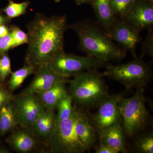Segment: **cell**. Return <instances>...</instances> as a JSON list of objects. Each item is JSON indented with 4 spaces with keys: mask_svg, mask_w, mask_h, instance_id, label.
<instances>
[{
    "mask_svg": "<svg viewBox=\"0 0 153 153\" xmlns=\"http://www.w3.org/2000/svg\"><path fill=\"white\" fill-rule=\"evenodd\" d=\"M68 28L67 17H47L36 14L27 26L28 47L25 63L36 68L49 64L63 52L64 34Z\"/></svg>",
    "mask_w": 153,
    "mask_h": 153,
    "instance_id": "1",
    "label": "cell"
},
{
    "mask_svg": "<svg viewBox=\"0 0 153 153\" xmlns=\"http://www.w3.org/2000/svg\"><path fill=\"white\" fill-rule=\"evenodd\" d=\"M68 28L75 31L79 37V48L88 56L106 63L119 61L126 55V51L113 42L98 22L84 19Z\"/></svg>",
    "mask_w": 153,
    "mask_h": 153,
    "instance_id": "2",
    "label": "cell"
},
{
    "mask_svg": "<svg viewBox=\"0 0 153 153\" xmlns=\"http://www.w3.org/2000/svg\"><path fill=\"white\" fill-rule=\"evenodd\" d=\"M103 76L97 69L83 71L74 76L68 81L72 100L83 106H98L109 95Z\"/></svg>",
    "mask_w": 153,
    "mask_h": 153,
    "instance_id": "3",
    "label": "cell"
},
{
    "mask_svg": "<svg viewBox=\"0 0 153 153\" xmlns=\"http://www.w3.org/2000/svg\"><path fill=\"white\" fill-rule=\"evenodd\" d=\"M102 74L103 76L120 82L127 89L138 88L148 84L152 78V70L151 66L141 57H136L128 63L107 65Z\"/></svg>",
    "mask_w": 153,
    "mask_h": 153,
    "instance_id": "4",
    "label": "cell"
},
{
    "mask_svg": "<svg viewBox=\"0 0 153 153\" xmlns=\"http://www.w3.org/2000/svg\"><path fill=\"white\" fill-rule=\"evenodd\" d=\"M144 92L143 88H137L134 95L123 97L119 104L124 130L129 136L142 130L149 120V114L146 107Z\"/></svg>",
    "mask_w": 153,
    "mask_h": 153,
    "instance_id": "5",
    "label": "cell"
},
{
    "mask_svg": "<svg viewBox=\"0 0 153 153\" xmlns=\"http://www.w3.org/2000/svg\"><path fill=\"white\" fill-rule=\"evenodd\" d=\"M76 109L67 119L57 122L52 136L47 143L50 152L82 153L87 151L77 136L75 129Z\"/></svg>",
    "mask_w": 153,
    "mask_h": 153,
    "instance_id": "6",
    "label": "cell"
},
{
    "mask_svg": "<svg viewBox=\"0 0 153 153\" xmlns=\"http://www.w3.org/2000/svg\"><path fill=\"white\" fill-rule=\"evenodd\" d=\"M105 63L91 56H80L63 52L55 56L49 63L59 76L68 79L70 76L91 69H97Z\"/></svg>",
    "mask_w": 153,
    "mask_h": 153,
    "instance_id": "7",
    "label": "cell"
},
{
    "mask_svg": "<svg viewBox=\"0 0 153 153\" xmlns=\"http://www.w3.org/2000/svg\"><path fill=\"white\" fill-rule=\"evenodd\" d=\"M123 97L122 93L109 95L99 105L98 111L91 120L99 132L120 122L119 104Z\"/></svg>",
    "mask_w": 153,
    "mask_h": 153,
    "instance_id": "8",
    "label": "cell"
},
{
    "mask_svg": "<svg viewBox=\"0 0 153 153\" xmlns=\"http://www.w3.org/2000/svg\"><path fill=\"white\" fill-rule=\"evenodd\" d=\"M140 32L129 25L123 19L115 17L108 36L116 41L123 50L137 57L136 47L141 41Z\"/></svg>",
    "mask_w": 153,
    "mask_h": 153,
    "instance_id": "9",
    "label": "cell"
},
{
    "mask_svg": "<svg viewBox=\"0 0 153 153\" xmlns=\"http://www.w3.org/2000/svg\"><path fill=\"white\" fill-rule=\"evenodd\" d=\"M19 125L31 128L33 123L45 108L36 94L16 96L13 100Z\"/></svg>",
    "mask_w": 153,
    "mask_h": 153,
    "instance_id": "10",
    "label": "cell"
},
{
    "mask_svg": "<svg viewBox=\"0 0 153 153\" xmlns=\"http://www.w3.org/2000/svg\"><path fill=\"white\" fill-rule=\"evenodd\" d=\"M35 73L33 81L20 94H37L47 90L57 83L68 81V79L58 75L49 64L38 66L36 68Z\"/></svg>",
    "mask_w": 153,
    "mask_h": 153,
    "instance_id": "11",
    "label": "cell"
},
{
    "mask_svg": "<svg viewBox=\"0 0 153 153\" xmlns=\"http://www.w3.org/2000/svg\"><path fill=\"white\" fill-rule=\"evenodd\" d=\"M123 19L138 32L152 30L153 3L144 0H136L130 10Z\"/></svg>",
    "mask_w": 153,
    "mask_h": 153,
    "instance_id": "12",
    "label": "cell"
},
{
    "mask_svg": "<svg viewBox=\"0 0 153 153\" xmlns=\"http://www.w3.org/2000/svg\"><path fill=\"white\" fill-rule=\"evenodd\" d=\"M16 127L6 139V142L18 152H31L38 146L37 137L30 128L22 126L19 128Z\"/></svg>",
    "mask_w": 153,
    "mask_h": 153,
    "instance_id": "13",
    "label": "cell"
},
{
    "mask_svg": "<svg viewBox=\"0 0 153 153\" xmlns=\"http://www.w3.org/2000/svg\"><path fill=\"white\" fill-rule=\"evenodd\" d=\"M57 123V115L54 109H46L37 118L31 130L37 138L47 144L55 131Z\"/></svg>",
    "mask_w": 153,
    "mask_h": 153,
    "instance_id": "14",
    "label": "cell"
},
{
    "mask_svg": "<svg viewBox=\"0 0 153 153\" xmlns=\"http://www.w3.org/2000/svg\"><path fill=\"white\" fill-rule=\"evenodd\" d=\"M75 129L79 140L89 149L95 142V128L86 114L79 109H76Z\"/></svg>",
    "mask_w": 153,
    "mask_h": 153,
    "instance_id": "15",
    "label": "cell"
},
{
    "mask_svg": "<svg viewBox=\"0 0 153 153\" xmlns=\"http://www.w3.org/2000/svg\"><path fill=\"white\" fill-rule=\"evenodd\" d=\"M100 142L108 145L119 152H127L123 131L120 122L99 132Z\"/></svg>",
    "mask_w": 153,
    "mask_h": 153,
    "instance_id": "16",
    "label": "cell"
},
{
    "mask_svg": "<svg viewBox=\"0 0 153 153\" xmlns=\"http://www.w3.org/2000/svg\"><path fill=\"white\" fill-rule=\"evenodd\" d=\"M61 82L47 90L36 94L45 109H55L60 100L67 94L66 83Z\"/></svg>",
    "mask_w": 153,
    "mask_h": 153,
    "instance_id": "17",
    "label": "cell"
},
{
    "mask_svg": "<svg viewBox=\"0 0 153 153\" xmlns=\"http://www.w3.org/2000/svg\"><path fill=\"white\" fill-rule=\"evenodd\" d=\"M97 22L108 34L115 16L111 0H91V3Z\"/></svg>",
    "mask_w": 153,
    "mask_h": 153,
    "instance_id": "18",
    "label": "cell"
},
{
    "mask_svg": "<svg viewBox=\"0 0 153 153\" xmlns=\"http://www.w3.org/2000/svg\"><path fill=\"white\" fill-rule=\"evenodd\" d=\"M19 125V118L13 101L0 109V135L4 136Z\"/></svg>",
    "mask_w": 153,
    "mask_h": 153,
    "instance_id": "19",
    "label": "cell"
},
{
    "mask_svg": "<svg viewBox=\"0 0 153 153\" xmlns=\"http://www.w3.org/2000/svg\"><path fill=\"white\" fill-rule=\"evenodd\" d=\"M36 70L34 66L25 63L22 68L12 72L8 82L9 91L11 92L19 88L27 77L35 73Z\"/></svg>",
    "mask_w": 153,
    "mask_h": 153,
    "instance_id": "20",
    "label": "cell"
},
{
    "mask_svg": "<svg viewBox=\"0 0 153 153\" xmlns=\"http://www.w3.org/2000/svg\"><path fill=\"white\" fill-rule=\"evenodd\" d=\"M72 100L71 96L67 94L59 102L56 108L58 110L56 114L57 122L67 119L71 116L74 109Z\"/></svg>",
    "mask_w": 153,
    "mask_h": 153,
    "instance_id": "21",
    "label": "cell"
},
{
    "mask_svg": "<svg viewBox=\"0 0 153 153\" xmlns=\"http://www.w3.org/2000/svg\"><path fill=\"white\" fill-rule=\"evenodd\" d=\"M30 2L28 1L22 3H16L12 0H9L8 5L3 10L6 17L9 20L19 17L26 13Z\"/></svg>",
    "mask_w": 153,
    "mask_h": 153,
    "instance_id": "22",
    "label": "cell"
},
{
    "mask_svg": "<svg viewBox=\"0 0 153 153\" xmlns=\"http://www.w3.org/2000/svg\"><path fill=\"white\" fill-rule=\"evenodd\" d=\"M136 0H111L115 17L123 19L130 10Z\"/></svg>",
    "mask_w": 153,
    "mask_h": 153,
    "instance_id": "23",
    "label": "cell"
},
{
    "mask_svg": "<svg viewBox=\"0 0 153 153\" xmlns=\"http://www.w3.org/2000/svg\"><path fill=\"white\" fill-rule=\"evenodd\" d=\"M136 149L140 152L153 153V136L152 134H147L140 137L135 144Z\"/></svg>",
    "mask_w": 153,
    "mask_h": 153,
    "instance_id": "24",
    "label": "cell"
},
{
    "mask_svg": "<svg viewBox=\"0 0 153 153\" xmlns=\"http://www.w3.org/2000/svg\"><path fill=\"white\" fill-rule=\"evenodd\" d=\"M10 33L13 39V48H16L20 45L27 44L28 38L27 34L15 25H12L10 27Z\"/></svg>",
    "mask_w": 153,
    "mask_h": 153,
    "instance_id": "25",
    "label": "cell"
},
{
    "mask_svg": "<svg viewBox=\"0 0 153 153\" xmlns=\"http://www.w3.org/2000/svg\"><path fill=\"white\" fill-rule=\"evenodd\" d=\"M10 60L7 53L1 56L0 64V81L4 82L12 73Z\"/></svg>",
    "mask_w": 153,
    "mask_h": 153,
    "instance_id": "26",
    "label": "cell"
},
{
    "mask_svg": "<svg viewBox=\"0 0 153 153\" xmlns=\"http://www.w3.org/2000/svg\"><path fill=\"white\" fill-rule=\"evenodd\" d=\"M146 38L141 47V56H149L153 57V33L152 30H150Z\"/></svg>",
    "mask_w": 153,
    "mask_h": 153,
    "instance_id": "27",
    "label": "cell"
},
{
    "mask_svg": "<svg viewBox=\"0 0 153 153\" xmlns=\"http://www.w3.org/2000/svg\"><path fill=\"white\" fill-rule=\"evenodd\" d=\"M16 97L5 86L0 84V109L6 104L13 101Z\"/></svg>",
    "mask_w": 153,
    "mask_h": 153,
    "instance_id": "28",
    "label": "cell"
},
{
    "mask_svg": "<svg viewBox=\"0 0 153 153\" xmlns=\"http://www.w3.org/2000/svg\"><path fill=\"white\" fill-rule=\"evenodd\" d=\"M13 48V39L10 33L8 35L0 38V56L7 53L10 49Z\"/></svg>",
    "mask_w": 153,
    "mask_h": 153,
    "instance_id": "29",
    "label": "cell"
},
{
    "mask_svg": "<svg viewBox=\"0 0 153 153\" xmlns=\"http://www.w3.org/2000/svg\"><path fill=\"white\" fill-rule=\"evenodd\" d=\"M96 153H118L119 152L108 145L100 142V144L96 149Z\"/></svg>",
    "mask_w": 153,
    "mask_h": 153,
    "instance_id": "30",
    "label": "cell"
},
{
    "mask_svg": "<svg viewBox=\"0 0 153 153\" xmlns=\"http://www.w3.org/2000/svg\"><path fill=\"white\" fill-rule=\"evenodd\" d=\"M10 33V29L7 25L0 26V38L8 35Z\"/></svg>",
    "mask_w": 153,
    "mask_h": 153,
    "instance_id": "31",
    "label": "cell"
},
{
    "mask_svg": "<svg viewBox=\"0 0 153 153\" xmlns=\"http://www.w3.org/2000/svg\"><path fill=\"white\" fill-rule=\"evenodd\" d=\"M9 21H10V20H9L7 17L4 16L3 15L0 14V26L6 25Z\"/></svg>",
    "mask_w": 153,
    "mask_h": 153,
    "instance_id": "32",
    "label": "cell"
},
{
    "mask_svg": "<svg viewBox=\"0 0 153 153\" xmlns=\"http://www.w3.org/2000/svg\"><path fill=\"white\" fill-rule=\"evenodd\" d=\"M91 0H75V2L78 5L83 4H91Z\"/></svg>",
    "mask_w": 153,
    "mask_h": 153,
    "instance_id": "33",
    "label": "cell"
},
{
    "mask_svg": "<svg viewBox=\"0 0 153 153\" xmlns=\"http://www.w3.org/2000/svg\"><path fill=\"white\" fill-rule=\"evenodd\" d=\"M10 151L4 147L0 146V153H10Z\"/></svg>",
    "mask_w": 153,
    "mask_h": 153,
    "instance_id": "34",
    "label": "cell"
},
{
    "mask_svg": "<svg viewBox=\"0 0 153 153\" xmlns=\"http://www.w3.org/2000/svg\"><path fill=\"white\" fill-rule=\"evenodd\" d=\"M144 1H147L153 3V0H144Z\"/></svg>",
    "mask_w": 153,
    "mask_h": 153,
    "instance_id": "35",
    "label": "cell"
},
{
    "mask_svg": "<svg viewBox=\"0 0 153 153\" xmlns=\"http://www.w3.org/2000/svg\"><path fill=\"white\" fill-rule=\"evenodd\" d=\"M0 64H1V58H0Z\"/></svg>",
    "mask_w": 153,
    "mask_h": 153,
    "instance_id": "36",
    "label": "cell"
}]
</instances>
